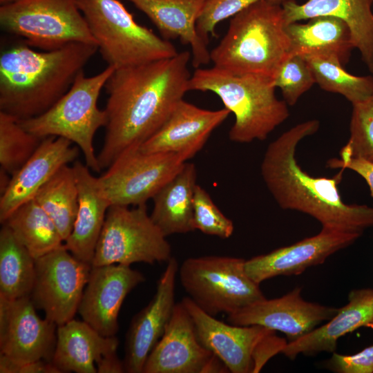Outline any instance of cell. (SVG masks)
<instances>
[{
    "instance_id": "obj_40",
    "label": "cell",
    "mask_w": 373,
    "mask_h": 373,
    "mask_svg": "<svg viewBox=\"0 0 373 373\" xmlns=\"http://www.w3.org/2000/svg\"><path fill=\"white\" fill-rule=\"evenodd\" d=\"M327 166L332 169H350L361 175L367 182L373 198V163L359 158H332Z\"/></svg>"
},
{
    "instance_id": "obj_42",
    "label": "cell",
    "mask_w": 373,
    "mask_h": 373,
    "mask_svg": "<svg viewBox=\"0 0 373 373\" xmlns=\"http://www.w3.org/2000/svg\"><path fill=\"white\" fill-rule=\"evenodd\" d=\"M12 175L9 174L7 171H6L3 169H0V193L1 195L5 193V191L7 190L10 180H11Z\"/></svg>"
},
{
    "instance_id": "obj_35",
    "label": "cell",
    "mask_w": 373,
    "mask_h": 373,
    "mask_svg": "<svg viewBox=\"0 0 373 373\" xmlns=\"http://www.w3.org/2000/svg\"><path fill=\"white\" fill-rule=\"evenodd\" d=\"M272 80L274 86L281 90L284 101L289 106L296 104L300 96L316 83L306 60L296 54H289L283 60Z\"/></svg>"
},
{
    "instance_id": "obj_24",
    "label": "cell",
    "mask_w": 373,
    "mask_h": 373,
    "mask_svg": "<svg viewBox=\"0 0 373 373\" xmlns=\"http://www.w3.org/2000/svg\"><path fill=\"white\" fill-rule=\"evenodd\" d=\"M373 0H307L299 4L289 0L282 6L285 25L318 16H332L349 27L354 48L373 73Z\"/></svg>"
},
{
    "instance_id": "obj_17",
    "label": "cell",
    "mask_w": 373,
    "mask_h": 373,
    "mask_svg": "<svg viewBox=\"0 0 373 373\" xmlns=\"http://www.w3.org/2000/svg\"><path fill=\"white\" fill-rule=\"evenodd\" d=\"M361 236L322 227L315 236L245 260V271L259 285L279 276L299 275L310 267L323 264L329 256L352 245Z\"/></svg>"
},
{
    "instance_id": "obj_36",
    "label": "cell",
    "mask_w": 373,
    "mask_h": 373,
    "mask_svg": "<svg viewBox=\"0 0 373 373\" xmlns=\"http://www.w3.org/2000/svg\"><path fill=\"white\" fill-rule=\"evenodd\" d=\"M193 223L195 230L226 239L231 236L233 222L213 202L207 191L197 184L193 196Z\"/></svg>"
},
{
    "instance_id": "obj_27",
    "label": "cell",
    "mask_w": 373,
    "mask_h": 373,
    "mask_svg": "<svg viewBox=\"0 0 373 373\" xmlns=\"http://www.w3.org/2000/svg\"><path fill=\"white\" fill-rule=\"evenodd\" d=\"M196 179L195 166L186 162L152 198L150 216L165 236L195 231L193 212Z\"/></svg>"
},
{
    "instance_id": "obj_44",
    "label": "cell",
    "mask_w": 373,
    "mask_h": 373,
    "mask_svg": "<svg viewBox=\"0 0 373 373\" xmlns=\"http://www.w3.org/2000/svg\"><path fill=\"white\" fill-rule=\"evenodd\" d=\"M371 100L373 101V95H372V98H371Z\"/></svg>"
},
{
    "instance_id": "obj_23",
    "label": "cell",
    "mask_w": 373,
    "mask_h": 373,
    "mask_svg": "<svg viewBox=\"0 0 373 373\" xmlns=\"http://www.w3.org/2000/svg\"><path fill=\"white\" fill-rule=\"evenodd\" d=\"M73 168L78 188V209L73 230L64 245L75 258L91 265L111 203L98 177L91 174L86 164L77 160Z\"/></svg>"
},
{
    "instance_id": "obj_14",
    "label": "cell",
    "mask_w": 373,
    "mask_h": 373,
    "mask_svg": "<svg viewBox=\"0 0 373 373\" xmlns=\"http://www.w3.org/2000/svg\"><path fill=\"white\" fill-rule=\"evenodd\" d=\"M30 296L15 300L0 297V354L24 363L50 362L56 344L57 325L41 319Z\"/></svg>"
},
{
    "instance_id": "obj_19",
    "label": "cell",
    "mask_w": 373,
    "mask_h": 373,
    "mask_svg": "<svg viewBox=\"0 0 373 373\" xmlns=\"http://www.w3.org/2000/svg\"><path fill=\"white\" fill-rule=\"evenodd\" d=\"M179 265L171 257L149 304L132 318L126 335L125 372L142 373L148 356L163 335L172 315Z\"/></svg>"
},
{
    "instance_id": "obj_31",
    "label": "cell",
    "mask_w": 373,
    "mask_h": 373,
    "mask_svg": "<svg viewBox=\"0 0 373 373\" xmlns=\"http://www.w3.org/2000/svg\"><path fill=\"white\" fill-rule=\"evenodd\" d=\"M55 223L64 241L70 236L78 209V188L73 166L59 169L33 198Z\"/></svg>"
},
{
    "instance_id": "obj_5",
    "label": "cell",
    "mask_w": 373,
    "mask_h": 373,
    "mask_svg": "<svg viewBox=\"0 0 373 373\" xmlns=\"http://www.w3.org/2000/svg\"><path fill=\"white\" fill-rule=\"evenodd\" d=\"M189 89L215 93L233 113L229 137L234 142L264 140L289 115L287 103L276 96L271 77L236 74L213 66L196 68Z\"/></svg>"
},
{
    "instance_id": "obj_43",
    "label": "cell",
    "mask_w": 373,
    "mask_h": 373,
    "mask_svg": "<svg viewBox=\"0 0 373 373\" xmlns=\"http://www.w3.org/2000/svg\"><path fill=\"white\" fill-rule=\"evenodd\" d=\"M18 0H0L1 6L8 4L15 1H17Z\"/></svg>"
},
{
    "instance_id": "obj_28",
    "label": "cell",
    "mask_w": 373,
    "mask_h": 373,
    "mask_svg": "<svg viewBox=\"0 0 373 373\" xmlns=\"http://www.w3.org/2000/svg\"><path fill=\"white\" fill-rule=\"evenodd\" d=\"M285 30L290 43L289 54L335 56L344 66L354 48L349 27L334 17L318 16L305 23H291Z\"/></svg>"
},
{
    "instance_id": "obj_18",
    "label": "cell",
    "mask_w": 373,
    "mask_h": 373,
    "mask_svg": "<svg viewBox=\"0 0 373 373\" xmlns=\"http://www.w3.org/2000/svg\"><path fill=\"white\" fill-rule=\"evenodd\" d=\"M181 301L193 321L200 343L224 363L229 372H253L256 349L275 331L261 325L226 323L204 312L189 296Z\"/></svg>"
},
{
    "instance_id": "obj_2",
    "label": "cell",
    "mask_w": 373,
    "mask_h": 373,
    "mask_svg": "<svg viewBox=\"0 0 373 373\" xmlns=\"http://www.w3.org/2000/svg\"><path fill=\"white\" fill-rule=\"evenodd\" d=\"M319 127L318 120H307L271 142L261 163L262 178L281 209L307 214L323 228L362 235L373 227V207L343 201L338 185L344 170L333 178L314 177L305 171L296 159L300 142L314 135Z\"/></svg>"
},
{
    "instance_id": "obj_4",
    "label": "cell",
    "mask_w": 373,
    "mask_h": 373,
    "mask_svg": "<svg viewBox=\"0 0 373 373\" xmlns=\"http://www.w3.org/2000/svg\"><path fill=\"white\" fill-rule=\"evenodd\" d=\"M283 6L256 3L230 18L226 34L211 50L213 66L236 74L273 78L289 55Z\"/></svg>"
},
{
    "instance_id": "obj_32",
    "label": "cell",
    "mask_w": 373,
    "mask_h": 373,
    "mask_svg": "<svg viewBox=\"0 0 373 373\" xmlns=\"http://www.w3.org/2000/svg\"><path fill=\"white\" fill-rule=\"evenodd\" d=\"M308 64L315 82L324 90L342 95L352 104L370 100L373 76H356L347 73L340 59L332 55H302Z\"/></svg>"
},
{
    "instance_id": "obj_22",
    "label": "cell",
    "mask_w": 373,
    "mask_h": 373,
    "mask_svg": "<svg viewBox=\"0 0 373 373\" xmlns=\"http://www.w3.org/2000/svg\"><path fill=\"white\" fill-rule=\"evenodd\" d=\"M361 327L373 329V289H354L348 302L338 308L327 322L301 338L288 342L281 353L290 360L299 354L314 356L321 352H334L338 340Z\"/></svg>"
},
{
    "instance_id": "obj_8",
    "label": "cell",
    "mask_w": 373,
    "mask_h": 373,
    "mask_svg": "<svg viewBox=\"0 0 373 373\" xmlns=\"http://www.w3.org/2000/svg\"><path fill=\"white\" fill-rule=\"evenodd\" d=\"M245 264V259L236 257H192L182 262L178 273L188 296L200 309L213 316L228 315L265 298Z\"/></svg>"
},
{
    "instance_id": "obj_12",
    "label": "cell",
    "mask_w": 373,
    "mask_h": 373,
    "mask_svg": "<svg viewBox=\"0 0 373 373\" xmlns=\"http://www.w3.org/2000/svg\"><path fill=\"white\" fill-rule=\"evenodd\" d=\"M90 269V264L75 258L64 244L35 259L30 297L36 308L57 326L73 319Z\"/></svg>"
},
{
    "instance_id": "obj_21",
    "label": "cell",
    "mask_w": 373,
    "mask_h": 373,
    "mask_svg": "<svg viewBox=\"0 0 373 373\" xmlns=\"http://www.w3.org/2000/svg\"><path fill=\"white\" fill-rule=\"evenodd\" d=\"M61 137L43 138L28 161L11 178L0 198V221L3 223L18 207L34 198L40 188L62 166L75 161L78 146Z\"/></svg>"
},
{
    "instance_id": "obj_13",
    "label": "cell",
    "mask_w": 373,
    "mask_h": 373,
    "mask_svg": "<svg viewBox=\"0 0 373 373\" xmlns=\"http://www.w3.org/2000/svg\"><path fill=\"white\" fill-rule=\"evenodd\" d=\"M229 372L224 363L202 345L182 302L176 303L164 332L152 349L142 373Z\"/></svg>"
},
{
    "instance_id": "obj_33",
    "label": "cell",
    "mask_w": 373,
    "mask_h": 373,
    "mask_svg": "<svg viewBox=\"0 0 373 373\" xmlns=\"http://www.w3.org/2000/svg\"><path fill=\"white\" fill-rule=\"evenodd\" d=\"M42 140L26 130L18 119L0 111V164L9 174L28 161Z\"/></svg>"
},
{
    "instance_id": "obj_37",
    "label": "cell",
    "mask_w": 373,
    "mask_h": 373,
    "mask_svg": "<svg viewBox=\"0 0 373 373\" xmlns=\"http://www.w3.org/2000/svg\"><path fill=\"white\" fill-rule=\"evenodd\" d=\"M261 1L282 6L289 0H207L197 20L199 35L208 44L210 35H215L216 27L220 22Z\"/></svg>"
},
{
    "instance_id": "obj_7",
    "label": "cell",
    "mask_w": 373,
    "mask_h": 373,
    "mask_svg": "<svg viewBox=\"0 0 373 373\" xmlns=\"http://www.w3.org/2000/svg\"><path fill=\"white\" fill-rule=\"evenodd\" d=\"M98 50L115 69L176 55L175 47L138 23L119 0H77Z\"/></svg>"
},
{
    "instance_id": "obj_30",
    "label": "cell",
    "mask_w": 373,
    "mask_h": 373,
    "mask_svg": "<svg viewBox=\"0 0 373 373\" xmlns=\"http://www.w3.org/2000/svg\"><path fill=\"white\" fill-rule=\"evenodd\" d=\"M2 224L35 259L64 244L53 221L34 199L18 207Z\"/></svg>"
},
{
    "instance_id": "obj_20",
    "label": "cell",
    "mask_w": 373,
    "mask_h": 373,
    "mask_svg": "<svg viewBox=\"0 0 373 373\" xmlns=\"http://www.w3.org/2000/svg\"><path fill=\"white\" fill-rule=\"evenodd\" d=\"M229 113L226 108L204 109L183 99L161 127L138 149L146 153H184L191 158Z\"/></svg>"
},
{
    "instance_id": "obj_3",
    "label": "cell",
    "mask_w": 373,
    "mask_h": 373,
    "mask_svg": "<svg viewBox=\"0 0 373 373\" xmlns=\"http://www.w3.org/2000/svg\"><path fill=\"white\" fill-rule=\"evenodd\" d=\"M98 50L95 44L73 42L50 50L24 44L0 56V111L19 120L37 117L70 88Z\"/></svg>"
},
{
    "instance_id": "obj_29",
    "label": "cell",
    "mask_w": 373,
    "mask_h": 373,
    "mask_svg": "<svg viewBox=\"0 0 373 373\" xmlns=\"http://www.w3.org/2000/svg\"><path fill=\"white\" fill-rule=\"evenodd\" d=\"M0 231V297L30 296L35 277V258L2 224Z\"/></svg>"
},
{
    "instance_id": "obj_15",
    "label": "cell",
    "mask_w": 373,
    "mask_h": 373,
    "mask_svg": "<svg viewBox=\"0 0 373 373\" xmlns=\"http://www.w3.org/2000/svg\"><path fill=\"white\" fill-rule=\"evenodd\" d=\"M300 293L301 288L297 287L280 298L258 300L228 314L227 323L264 326L283 332L288 342L294 341L329 320L338 310L306 301Z\"/></svg>"
},
{
    "instance_id": "obj_26",
    "label": "cell",
    "mask_w": 373,
    "mask_h": 373,
    "mask_svg": "<svg viewBox=\"0 0 373 373\" xmlns=\"http://www.w3.org/2000/svg\"><path fill=\"white\" fill-rule=\"evenodd\" d=\"M115 336H104L87 323L72 319L57 326L52 364L61 372L96 373V363L117 351Z\"/></svg>"
},
{
    "instance_id": "obj_25",
    "label": "cell",
    "mask_w": 373,
    "mask_h": 373,
    "mask_svg": "<svg viewBox=\"0 0 373 373\" xmlns=\"http://www.w3.org/2000/svg\"><path fill=\"white\" fill-rule=\"evenodd\" d=\"M155 24L162 38L179 39L191 50L195 68L211 61L207 43L199 35L197 20L207 0H127Z\"/></svg>"
},
{
    "instance_id": "obj_39",
    "label": "cell",
    "mask_w": 373,
    "mask_h": 373,
    "mask_svg": "<svg viewBox=\"0 0 373 373\" xmlns=\"http://www.w3.org/2000/svg\"><path fill=\"white\" fill-rule=\"evenodd\" d=\"M1 373H60L51 362L39 360L17 363L0 354Z\"/></svg>"
},
{
    "instance_id": "obj_9",
    "label": "cell",
    "mask_w": 373,
    "mask_h": 373,
    "mask_svg": "<svg viewBox=\"0 0 373 373\" xmlns=\"http://www.w3.org/2000/svg\"><path fill=\"white\" fill-rule=\"evenodd\" d=\"M0 24L41 50L73 42L97 45L77 0H18L2 5Z\"/></svg>"
},
{
    "instance_id": "obj_11",
    "label": "cell",
    "mask_w": 373,
    "mask_h": 373,
    "mask_svg": "<svg viewBox=\"0 0 373 373\" xmlns=\"http://www.w3.org/2000/svg\"><path fill=\"white\" fill-rule=\"evenodd\" d=\"M189 159L184 153H146L138 147L131 149L117 157L98 180L111 206L146 204Z\"/></svg>"
},
{
    "instance_id": "obj_34",
    "label": "cell",
    "mask_w": 373,
    "mask_h": 373,
    "mask_svg": "<svg viewBox=\"0 0 373 373\" xmlns=\"http://www.w3.org/2000/svg\"><path fill=\"white\" fill-rule=\"evenodd\" d=\"M350 137L340 158L354 157L373 163V101L352 104Z\"/></svg>"
},
{
    "instance_id": "obj_6",
    "label": "cell",
    "mask_w": 373,
    "mask_h": 373,
    "mask_svg": "<svg viewBox=\"0 0 373 373\" xmlns=\"http://www.w3.org/2000/svg\"><path fill=\"white\" fill-rule=\"evenodd\" d=\"M115 68L107 66L100 73L87 77L84 70L75 78L69 90L48 110L30 119L19 120L22 126L33 135L44 138L49 136L66 138L82 151L86 166L99 172L93 139L97 131L105 126V110L97 101L100 92Z\"/></svg>"
},
{
    "instance_id": "obj_38",
    "label": "cell",
    "mask_w": 373,
    "mask_h": 373,
    "mask_svg": "<svg viewBox=\"0 0 373 373\" xmlns=\"http://www.w3.org/2000/svg\"><path fill=\"white\" fill-rule=\"evenodd\" d=\"M325 366L336 373H372L373 345L352 355H343L334 352L326 361Z\"/></svg>"
},
{
    "instance_id": "obj_1",
    "label": "cell",
    "mask_w": 373,
    "mask_h": 373,
    "mask_svg": "<svg viewBox=\"0 0 373 373\" xmlns=\"http://www.w3.org/2000/svg\"><path fill=\"white\" fill-rule=\"evenodd\" d=\"M189 51L140 65L115 69L105 88L107 122L97 155L101 169L137 148L164 123L189 91Z\"/></svg>"
},
{
    "instance_id": "obj_10",
    "label": "cell",
    "mask_w": 373,
    "mask_h": 373,
    "mask_svg": "<svg viewBox=\"0 0 373 373\" xmlns=\"http://www.w3.org/2000/svg\"><path fill=\"white\" fill-rule=\"evenodd\" d=\"M171 247L148 213L146 204L111 205L106 213L91 266L168 262Z\"/></svg>"
},
{
    "instance_id": "obj_41",
    "label": "cell",
    "mask_w": 373,
    "mask_h": 373,
    "mask_svg": "<svg viewBox=\"0 0 373 373\" xmlns=\"http://www.w3.org/2000/svg\"><path fill=\"white\" fill-rule=\"evenodd\" d=\"M97 373H122L125 372L124 362L121 361L117 351L103 355L96 363Z\"/></svg>"
},
{
    "instance_id": "obj_16",
    "label": "cell",
    "mask_w": 373,
    "mask_h": 373,
    "mask_svg": "<svg viewBox=\"0 0 373 373\" xmlns=\"http://www.w3.org/2000/svg\"><path fill=\"white\" fill-rule=\"evenodd\" d=\"M145 278L130 265L91 266L78 308L82 320L104 336H115L118 315L126 296Z\"/></svg>"
}]
</instances>
